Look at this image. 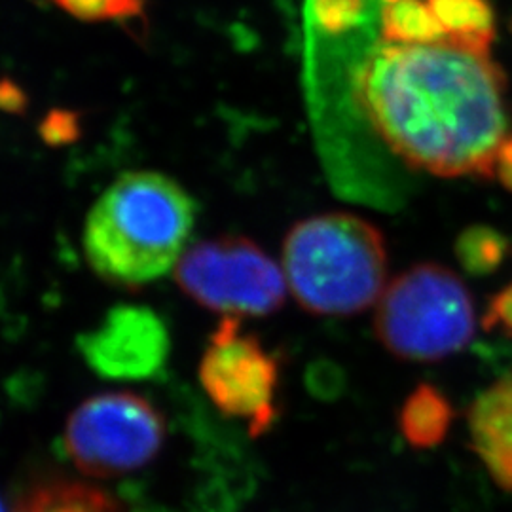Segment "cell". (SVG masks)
<instances>
[{
	"label": "cell",
	"instance_id": "6da1fadb",
	"mask_svg": "<svg viewBox=\"0 0 512 512\" xmlns=\"http://www.w3.org/2000/svg\"><path fill=\"white\" fill-rule=\"evenodd\" d=\"M348 78L340 95L349 103L321 145L340 192L384 202V160L440 179L492 177L495 150L507 137V80L492 55L448 40H380Z\"/></svg>",
	"mask_w": 512,
	"mask_h": 512
},
{
	"label": "cell",
	"instance_id": "7a4b0ae2",
	"mask_svg": "<svg viewBox=\"0 0 512 512\" xmlns=\"http://www.w3.org/2000/svg\"><path fill=\"white\" fill-rule=\"evenodd\" d=\"M194 224L196 202L183 184L156 171H129L93 203L84 255L103 281L141 289L177 266Z\"/></svg>",
	"mask_w": 512,
	"mask_h": 512
},
{
	"label": "cell",
	"instance_id": "3957f363",
	"mask_svg": "<svg viewBox=\"0 0 512 512\" xmlns=\"http://www.w3.org/2000/svg\"><path fill=\"white\" fill-rule=\"evenodd\" d=\"M281 268L302 310L351 317L378 304L389 283V251L372 222L330 211L296 222L283 241Z\"/></svg>",
	"mask_w": 512,
	"mask_h": 512
},
{
	"label": "cell",
	"instance_id": "277c9868",
	"mask_svg": "<svg viewBox=\"0 0 512 512\" xmlns=\"http://www.w3.org/2000/svg\"><path fill=\"white\" fill-rule=\"evenodd\" d=\"M374 332L401 361H442L473 342L475 302L454 270L420 262L387 283L376 304Z\"/></svg>",
	"mask_w": 512,
	"mask_h": 512
},
{
	"label": "cell",
	"instance_id": "5b68a950",
	"mask_svg": "<svg viewBox=\"0 0 512 512\" xmlns=\"http://www.w3.org/2000/svg\"><path fill=\"white\" fill-rule=\"evenodd\" d=\"M164 412L141 393L105 391L82 401L65 423L63 444L84 475L114 478L150 465L164 450Z\"/></svg>",
	"mask_w": 512,
	"mask_h": 512
},
{
	"label": "cell",
	"instance_id": "8992f818",
	"mask_svg": "<svg viewBox=\"0 0 512 512\" xmlns=\"http://www.w3.org/2000/svg\"><path fill=\"white\" fill-rule=\"evenodd\" d=\"M175 281L205 310L234 317H266L287 300L283 268L256 241L243 236L203 239L175 266Z\"/></svg>",
	"mask_w": 512,
	"mask_h": 512
},
{
	"label": "cell",
	"instance_id": "52a82bcc",
	"mask_svg": "<svg viewBox=\"0 0 512 512\" xmlns=\"http://www.w3.org/2000/svg\"><path fill=\"white\" fill-rule=\"evenodd\" d=\"M211 403L228 418L245 421L251 437L266 435L279 418L281 363L262 340L224 315L211 332L198 368Z\"/></svg>",
	"mask_w": 512,
	"mask_h": 512
},
{
	"label": "cell",
	"instance_id": "ba28073f",
	"mask_svg": "<svg viewBox=\"0 0 512 512\" xmlns=\"http://www.w3.org/2000/svg\"><path fill=\"white\" fill-rule=\"evenodd\" d=\"M76 344L97 376L116 382L152 380L164 372L171 355V334L164 319L141 304L110 308Z\"/></svg>",
	"mask_w": 512,
	"mask_h": 512
},
{
	"label": "cell",
	"instance_id": "9c48e42d",
	"mask_svg": "<svg viewBox=\"0 0 512 512\" xmlns=\"http://www.w3.org/2000/svg\"><path fill=\"white\" fill-rule=\"evenodd\" d=\"M467 429L471 450L495 486L512 494V370L476 395Z\"/></svg>",
	"mask_w": 512,
	"mask_h": 512
},
{
	"label": "cell",
	"instance_id": "30bf717a",
	"mask_svg": "<svg viewBox=\"0 0 512 512\" xmlns=\"http://www.w3.org/2000/svg\"><path fill=\"white\" fill-rule=\"evenodd\" d=\"M456 418L450 399L437 385H416L399 410V431L403 439L418 450L440 446Z\"/></svg>",
	"mask_w": 512,
	"mask_h": 512
},
{
	"label": "cell",
	"instance_id": "8fae6325",
	"mask_svg": "<svg viewBox=\"0 0 512 512\" xmlns=\"http://www.w3.org/2000/svg\"><path fill=\"white\" fill-rule=\"evenodd\" d=\"M10 512H126L116 497L82 480L50 478L19 495Z\"/></svg>",
	"mask_w": 512,
	"mask_h": 512
},
{
	"label": "cell",
	"instance_id": "7c38bea8",
	"mask_svg": "<svg viewBox=\"0 0 512 512\" xmlns=\"http://www.w3.org/2000/svg\"><path fill=\"white\" fill-rule=\"evenodd\" d=\"M446 40L473 54H490L495 37L494 10L486 0H427Z\"/></svg>",
	"mask_w": 512,
	"mask_h": 512
},
{
	"label": "cell",
	"instance_id": "4fadbf2b",
	"mask_svg": "<svg viewBox=\"0 0 512 512\" xmlns=\"http://www.w3.org/2000/svg\"><path fill=\"white\" fill-rule=\"evenodd\" d=\"M380 37L387 44H439L446 40L437 16L429 2L423 0H399L382 4L378 10Z\"/></svg>",
	"mask_w": 512,
	"mask_h": 512
},
{
	"label": "cell",
	"instance_id": "5bb4252c",
	"mask_svg": "<svg viewBox=\"0 0 512 512\" xmlns=\"http://www.w3.org/2000/svg\"><path fill=\"white\" fill-rule=\"evenodd\" d=\"M511 251V243L499 230L486 224H473L461 230L454 253L465 274L486 277L495 274Z\"/></svg>",
	"mask_w": 512,
	"mask_h": 512
},
{
	"label": "cell",
	"instance_id": "9a60e30c",
	"mask_svg": "<svg viewBox=\"0 0 512 512\" xmlns=\"http://www.w3.org/2000/svg\"><path fill=\"white\" fill-rule=\"evenodd\" d=\"M382 0H308V21L323 38L346 37L374 18Z\"/></svg>",
	"mask_w": 512,
	"mask_h": 512
},
{
	"label": "cell",
	"instance_id": "2e32d148",
	"mask_svg": "<svg viewBox=\"0 0 512 512\" xmlns=\"http://www.w3.org/2000/svg\"><path fill=\"white\" fill-rule=\"evenodd\" d=\"M52 4L82 23L128 21L145 14V0H52Z\"/></svg>",
	"mask_w": 512,
	"mask_h": 512
},
{
	"label": "cell",
	"instance_id": "e0dca14e",
	"mask_svg": "<svg viewBox=\"0 0 512 512\" xmlns=\"http://www.w3.org/2000/svg\"><path fill=\"white\" fill-rule=\"evenodd\" d=\"M82 135V116L71 109H52L38 124V137L48 147L73 145Z\"/></svg>",
	"mask_w": 512,
	"mask_h": 512
},
{
	"label": "cell",
	"instance_id": "ac0fdd59",
	"mask_svg": "<svg viewBox=\"0 0 512 512\" xmlns=\"http://www.w3.org/2000/svg\"><path fill=\"white\" fill-rule=\"evenodd\" d=\"M480 327L486 332H499L512 338V281L490 298L480 317Z\"/></svg>",
	"mask_w": 512,
	"mask_h": 512
},
{
	"label": "cell",
	"instance_id": "d6986e66",
	"mask_svg": "<svg viewBox=\"0 0 512 512\" xmlns=\"http://www.w3.org/2000/svg\"><path fill=\"white\" fill-rule=\"evenodd\" d=\"M29 95L12 78H0V110L6 114H25Z\"/></svg>",
	"mask_w": 512,
	"mask_h": 512
},
{
	"label": "cell",
	"instance_id": "ffe728a7",
	"mask_svg": "<svg viewBox=\"0 0 512 512\" xmlns=\"http://www.w3.org/2000/svg\"><path fill=\"white\" fill-rule=\"evenodd\" d=\"M490 179L497 181L507 192L512 194V133L511 135L507 133V137L495 150Z\"/></svg>",
	"mask_w": 512,
	"mask_h": 512
},
{
	"label": "cell",
	"instance_id": "44dd1931",
	"mask_svg": "<svg viewBox=\"0 0 512 512\" xmlns=\"http://www.w3.org/2000/svg\"><path fill=\"white\" fill-rule=\"evenodd\" d=\"M393 2H399V0H382V4H393Z\"/></svg>",
	"mask_w": 512,
	"mask_h": 512
},
{
	"label": "cell",
	"instance_id": "7402d4cb",
	"mask_svg": "<svg viewBox=\"0 0 512 512\" xmlns=\"http://www.w3.org/2000/svg\"><path fill=\"white\" fill-rule=\"evenodd\" d=\"M0 512H8L6 511V507H4V503H2V499H0Z\"/></svg>",
	"mask_w": 512,
	"mask_h": 512
}]
</instances>
